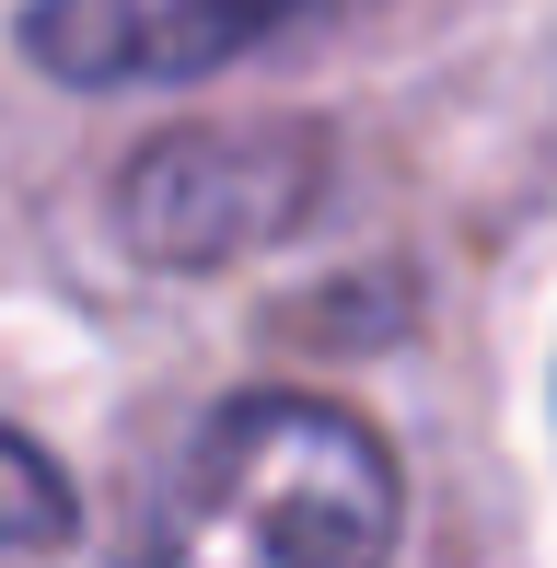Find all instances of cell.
I'll return each instance as SVG.
<instances>
[{
  "label": "cell",
  "instance_id": "obj_1",
  "mask_svg": "<svg viewBox=\"0 0 557 568\" xmlns=\"http://www.w3.org/2000/svg\"><path fill=\"white\" fill-rule=\"evenodd\" d=\"M407 534V476L337 395H233L198 418L151 487L117 568H384Z\"/></svg>",
  "mask_w": 557,
  "mask_h": 568
},
{
  "label": "cell",
  "instance_id": "obj_2",
  "mask_svg": "<svg viewBox=\"0 0 557 568\" xmlns=\"http://www.w3.org/2000/svg\"><path fill=\"white\" fill-rule=\"evenodd\" d=\"M337 197V140L314 116H186L117 163V244L140 267L210 278L291 244Z\"/></svg>",
  "mask_w": 557,
  "mask_h": 568
},
{
  "label": "cell",
  "instance_id": "obj_3",
  "mask_svg": "<svg viewBox=\"0 0 557 568\" xmlns=\"http://www.w3.org/2000/svg\"><path fill=\"white\" fill-rule=\"evenodd\" d=\"M348 0H23V59L70 93H186Z\"/></svg>",
  "mask_w": 557,
  "mask_h": 568
},
{
  "label": "cell",
  "instance_id": "obj_4",
  "mask_svg": "<svg viewBox=\"0 0 557 568\" xmlns=\"http://www.w3.org/2000/svg\"><path fill=\"white\" fill-rule=\"evenodd\" d=\"M70 557V476L23 429H0V568H59Z\"/></svg>",
  "mask_w": 557,
  "mask_h": 568
}]
</instances>
